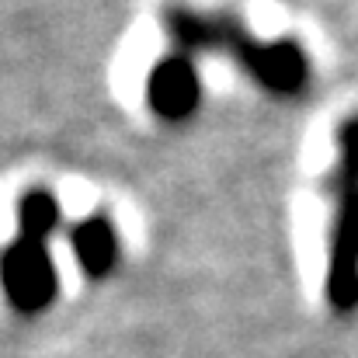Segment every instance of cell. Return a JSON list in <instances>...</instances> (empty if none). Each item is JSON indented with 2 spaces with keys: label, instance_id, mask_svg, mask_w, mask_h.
Masks as SVG:
<instances>
[{
  "label": "cell",
  "instance_id": "1",
  "mask_svg": "<svg viewBox=\"0 0 358 358\" xmlns=\"http://www.w3.org/2000/svg\"><path fill=\"white\" fill-rule=\"evenodd\" d=\"M0 285L17 313H42L59 289L56 264L38 240L17 237L0 250Z\"/></svg>",
  "mask_w": 358,
  "mask_h": 358
},
{
  "label": "cell",
  "instance_id": "2",
  "mask_svg": "<svg viewBox=\"0 0 358 358\" xmlns=\"http://www.w3.org/2000/svg\"><path fill=\"white\" fill-rule=\"evenodd\" d=\"M327 296L338 310H352L358 303V185L345 181L338 234L331 247V271H327Z\"/></svg>",
  "mask_w": 358,
  "mask_h": 358
},
{
  "label": "cell",
  "instance_id": "6",
  "mask_svg": "<svg viewBox=\"0 0 358 358\" xmlns=\"http://www.w3.org/2000/svg\"><path fill=\"white\" fill-rule=\"evenodd\" d=\"M17 227L24 240H45L52 237V230L59 227V206L49 192H24L17 202Z\"/></svg>",
  "mask_w": 358,
  "mask_h": 358
},
{
  "label": "cell",
  "instance_id": "4",
  "mask_svg": "<svg viewBox=\"0 0 358 358\" xmlns=\"http://www.w3.org/2000/svg\"><path fill=\"white\" fill-rule=\"evenodd\" d=\"M250 73L275 94H296L306 80V59L292 45H268V49H243Z\"/></svg>",
  "mask_w": 358,
  "mask_h": 358
},
{
  "label": "cell",
  "instance_id": "7",
  "mask_svg": "<svg viewBox=\"0 0 358 358\" xmlns=\"http://www.w3.org/2000/svg\"><path fill=\"white\" fill-rule=\"evenodd\" d=\"M341 181L358 185V119L341 129Z\"/></svg>",
  "mask_w": 358,
  "mask_h": 358
},
{
  "label": "cell",
  "instance_id": "5",
  "mask_svg": "<svg viewBox=\"0 0 358 358\" xmlns=\"http://www.w3.org/2000/svg\"><path fill=\"white\" fill-rule=\"evenodd\" d=\"M70 243H73V254H77L84 275H91V278H105L119 264V237H115L112 223L101 216L77 223L70 234Z\"/></svg>",
  "mask_w": 358,
  "mask_h": 358
},
{
  "label": "cell",
  "instance_id": "3",
  "mask_svg": "<svg viewBox=\"0 0 358 358\" xmlns=\"http://www.w3.org/2000/svg\"><path fill=\"white\" fill-rule=\"evenodd\" d=\"M150 105L167 122L188 119L199 108V77L188 59H164L150 73Z\"/></svg>",
  "mask_w": 358,
  "mask_h": 358
}]
</instances>
